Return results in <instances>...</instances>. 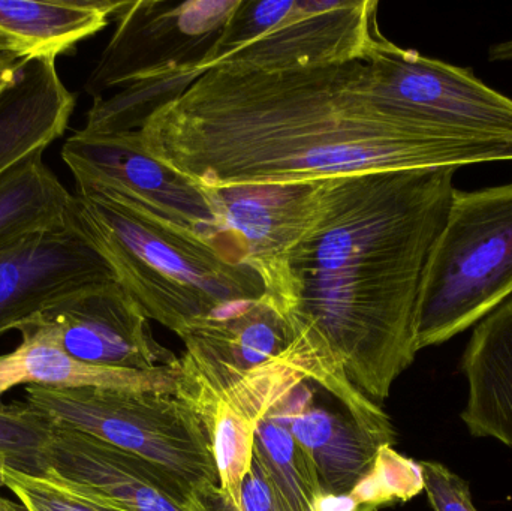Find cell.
<instances>
[{
	"mask_svg": "<svg viewBox=\"0 0 512 511\" xmlns=\"http://www.w3.org/2000/svg\"><path fill=\"white\" fill-rule=\"evenodd\" d=\"M125 2L110 0H0V32L27 56L54 57L101 32Z\"/></svg>",
	"mask_w": 512,
	"mask_h": 511,
	"instance_id": "19",
	"label": "cell"
},
{
	"mask_svg": "<svg viewBox=\"0 0 512 511\" xmlns=\"http://www.w3.org/2000/svg\"><path fill=\"white\" fill-rule=\"evenodd\" d=\"M256 426V420L221 399L213 404L207 423L219 491L236 510L240 509L242 485L254 462Z\"/></svg>",
	"mask_w": 512,
	"mask_h": 511,
	"instance_id": "22",
	"label": "cell"
},
{
	"mask_svg": "<svg viewBox=\"0 0 512 511\" xmlns=\"http://www.w3.org/2000/svg\"><path fill=\"white\" fill-rule=\"evenodd\" d=\"M5 467H6L5 459L0 458V488H5V486H3V468H5Z\"/></svg>",
	"mask_w": 512,
	"mask_h": 511,
	"instance_id": "31",
	"label": "cell"
},
{
	"mask_svg": "<svg viewBox=\"0 0 512 511\" xmlns=\"http://www.w3.org/2000/svg\"><path fill=\"white\" fill-rule=\"evenodd\" d=\"M77 362L99 368H176L179 357L153 336L150 320L117 282L66 297L33 318Z\"/></svg>",
	"mask_w": 512,
	"mask_h": 511,
	"instance_id": "10",
	"label": "cell"
},
{
	"mask_svg": "<svg viewBox=\"0 0 512 511\" xmlns=\"http://www.w3.org/2000/svg\"><path fill=\"white\" fill-rule=\"evenodd\" d=\"M512 296V183L456 189L418 291V351L477 326Z\"/></svg>",
	"mask_w": 512,
	"mask_h": 511,
	"instance_id": "4",
	"label": "cell"
},
{
	"mask_svg": "<svg viewBox=\"0 0 512 511\" xmlns=\"http://www.w3.org/2000/svg\"><path fill=\"white\" fill-rule=\"evenodd\" d=\"M26 57V48L20 42L0 32V63H18Z\"/></svg>",
	"mask_w": 512,
	"mask_h": 511,
	"instance_id": "28",
	"label": "cell"
},
{
	"mask_svg": "<svg viewBox=\"0 0 512 511\" xmlns=\"http://www.w3.org/2000/svg\"><path fill=\"white\" fill-rule=\"evenodd\" d=\"M17 63H0V92L14 80Z\"/></svg>",
	"mask_w": 512,
	"mask_h": 511,
	"instance_id": "29",
	"label": "cell"
},
{
	"mask_svg": "<svg viewBox=\"0 0 512 511\" xmlns=\"http://www.w3.org/2000/svg\"><path fill=\"white\" fill-rule=\"evenodd\" d=\"M24 401L54 428L81 432L131 453L197 497L219 486L209 429L197 410L177 396L29 386Z\"/></svg>",
	"mask_w": 512,
	"mask_h": 511,
	"instance_id": "5",
	"label": "cell"
},
{
	"mask_svg": "<svg viewBox=\"0 0 512 511\" xmlns=\"http://www.w3.org/2000/svg\"><path fill=\"white\" fill-rule=\"evenodd\" d=\"M62 158L75 183L123 189L227 254L206 189L149 155L135 132L90 134L80 129L63 144Z\"/></svg>",
	"mask_w": 512,
	"mask_h": 511,
	"instance_id": "12",
	"label": "cell"
},
{
	"mask_svg": "<svg viewBox=\"0 0 512 511\" xmlns=\"http://www.w3.org/2000/svg\"><path fill=\"white\" fill-rule=\"evenodd\" d=\"M324 185L315 180L203 188L225 252L261 275L312 227Z\"/></svg>",
	"mask_w": 512,
	"mask_h": 511,
	"instance_id": "14",
	"label": "cell"
},
{
	"mask_svg": "<svg viewBox=\"0 0 512 511\" xmlns=\"http://www.w3.org/2000/svg\"><path fill=\"white\" fill-rule=\"evenodd\" d=\"M3 486L27 511H116L99 506L42 476L3 468Z\"/></svg>",
	"mask_w": 512,
	"mask_h": 511,
	"instance_id": "25",
	"label": "cell"
},
{
	"mask_svg": "<svg viewBox=\"0 0 512 511\" xmlns=\"http://www.w3.org/2000/svg\"><path fill=\"white\" fill-rule=\"evenodd\" d=\"M312 381H301L288 398L289 429L309 459L322 491L349 494L372 470L382 444L364 431L345 408L315 402Z\"/></svg>",
	"mask_w": 512,
	"mask_h": 511,
	"instance_id": "16",
	"label": "cell"
},
{
	"mask_svg": "<svg viewBox=\"0 0 512 511\" xmlns=\"http://www.w3.org/2000/svg\"><path fill=\"white\" fill-rule=\"evenodd\" d=\"M0 511H27L21 504L14 503L8 498L0 497Z\"/></svg>",
	"mask_w": 512,
	"mask_h": 511,
	"instance_id": "30",
	"label": "cell"
},
{
	"mask_svg": "<svg viewBox=\"0 0 512 511\" xmlns=\"http://www.w3.org/2000/svg\"><path fill=\"white\" fill-rule=\"evenodd\" d=\"M54 426L24 405H0V458L12 470L42 476V455Z\"/></svg>",
	"mask_w": 512,
	"mask_h": 511,
	"instance_id": "24",
	"label": "cell"
},
{
	"mask_svg": "<svg viewBox=\"0 0 512 511\" xmlns=\"http://www.w3.org/2000/svg\"><path fill=\"white\" fill-rule=\"evenodd\" d=\"M108 282L116 275L74 210L68 227L0 252V338L66 297Z\"/></svg>",
	"mask_w": 512,
	"mask_h": 511,
	"instance_id": "13",
	"label": "cell"
},
{
	"mask_svg": "<svg viewBox=\"0 0 512 511\" xmlns=\"http://www.w3.org/2000/svg\"><path fill=\"white\" fill-rule=\"evenodd\" d=\"M135 134L149 155L207 188L512 159L511 141L385 107L364 60L285 72L210 69Z\"/></svg>",
	"mask_w": 512,
	"mask_h": 511,
	"instance_id": "2",
	"label": "cell"
},
{
	"mask_svg": "<svg viewBox=\"0 0 512 511\" xmlns=\"http://www.w3.org/2000/svg\"><path fill=\"white\" fill-rule=\"evenodd\" d=\"M424 491L435 511H478L472 503L469 483L435 461H421Z\"/></svg>",
	"mask_w": 512,
	"mask_h": 511,
	"instance_id": "27",
	"label": "cell"
},
{
	"mask_svg": "<svg viewBox=\"0 0 512 511\" xmlns=\"http://www.w3.org/2000/svg\"><path fill=\"white\" fill-rule=\"evenodd\" d=\"M255 455L273 479L289 511H312L322 491L309 459L292 437L289 419L270 407L256 426Z\"/></svg>",
	"mask_w": 512,
	"mask_h": 511,
	"instance_id": "21",
	"label": "cell"
},
{
	"mask_svg": "<svg viewBox=\"0 0 512 511\" xmlns=\"http://www.w3.org/2000/svg\"><path fill=\"white\" fill-rule=\"evenodd\" d=\"M423 491L420 462L405 458L394 447L384 446L379 449L372 470L349 495L361 509L379 511L385 506L411 501Z\"/></svg>",
	"mask_w": 512,
	"mask_h": 511,
	"instance_id": "23",
	"label": "cell"
},
{
	"mask_svg": "<svg viewBox=\"0 0 512 511\" xmlns=\"http://www.w3.org/2000/svg\"><path fill=\"white\" fill-rule=\"evenodd\" d=\"M468 381L463 423L512 449V296L474 327L460 362Z\"/></svg>",
	"mask_w": 512,
	"mask_h": 511,
	"instance_id": "18",
	"label": "cell"
},
{
	"mask_svg": "<svg viewBox=\"0 0 512 511\" xmlns=\"http://www.w3.org/2000/svg\"><path fill=\"white\" fill-rule=\"evenodd\" d=\"M364 62L376 99L403 116L489 140L512 143V99L471 68L406 50L388 39Z\"/></svg>",
	"mask_w": 512,
	"mask_h": 511,
	"instance_id": "9",
	"label": "cell"
},
{
	"mask_svg": "<svg viewBox=\"0 0 512 511\" xmlns=\"http://www.w3.org/2000/svg\"><path fill=\"white\" fill-rule=\"evenodd\" d=\"M74 107L54 57L21 59L14 80L0 92V177L57 140Z\"/></svg>",
	"mask_w": 512,
	"mask_h": 511,
	"instance_id": "17",
	"label": "cell"
},
{
	"mask_svg": "<svg viewBox=\"0 0 512 511\" xmlns=\"http://www.w3.org/2000/svg\"><path fill=\"white\" fill-rule=\"evenodd\" d=\"M459 167L325 180L307 233L261 272L294 333L307 380L375 440L394 437L381 402L418 354V291Z\"/></svg>",
	"mask_w": 512,
	"mask_h": 511,
	"instance_id": "1",
	"label": "cell"
},
{
	"mask_svg": "<svg viewBox=\"0 0 512 511\" xmlns=\"http://www.w3.org/2000/svg\"><path fill=\"white\" fill-rule=\"evenodd\" d=\"M21 342L14 351L0 356V405L3 396L18 386L96 387L126 392L162 393L179 396L182 368L153 371L99 368L86 365L63 353L50 335L35 321L21 327Z\"/></svg>",
	"mask_w": 512,
	"mask_h": 511,
	"instance_id": "15",
	"label": "cell"
},
{
	"mask_svg": "<svg viewBox=\"0 0 512 511\" xmlns=\"http://www.w3.org/2000/svg\"><path fill=\"white\" fill-rule=\"evenodd\" d=\"M179 338L186 353L177 398L189 402L206 426L216 399L303 372L291 326L267 293L191 324Z\"/></svg>",
	"mask_w": 512,
	"mask_h": 511,
	"instance_id": "7",
	"label": "cell"
},
{
	"mask_svg": "<svg viewBox=\"0 0 512 511\" xmlns=\"http://www.w3.org/2000/svg\"><path fill=\"white\" fill-rule=\"evenodd\" d=\"M373 0H240L210 69L285 72L366 60L384 36Z\"/></svg>",
	"mask_w": 512,
	"mask_h": 511,
	"instance_id": "6",
	"label": "cell"
},
{
	"mask_svg": "<svg viewBox=\"0 0 512 511\" xmlns=\"http://www.w3.org/2000/svg\"><path fill=\"white\" fill-rule=\"evenodd\" d=\"M239 5L240 0L123 3L86 92L101 98L108 90L164 75L206 74L216 42Z\"/></svg>",
	"mask_w": 512,
	"mask_h": 511,
	"instance_id": "8",
	"label": "cell"
},
{
	"mask_svg": "<svg viewBox=\"0 0 512 511\" xmlns=\"http://www.w3.org/2000/svg\"><path fill=\"white\" fill-rule=\"evenodd\" d=\"M36 152L0 177V252L38 234L68 227L74 195Z\"/></svg>",
	"mask_w": 512,
	"mask_h": 511,
	"instance_id": "20",
	"label": "cell"
},
{
	"mask_svg": "<svg viewBox=\"0 0 512 511\" xmlns=\"http://www.w3.org/2000/svg\"><path fill=\"white\" fill-rule=\"evenodd\" d=\"M207 511H289L273 479L258 456H254L251 471L246 476L240 494V509L236 510L218 488L198 495Z\"/></svg>",
	"mask_w": 512,
	"mask_h": 511,
	"instance_id": "26",
	"label": "cell"
},
{
	"mask_svg": "<svg viewBox=\"0 0 512 511\" xmlns=\"http://www.w3.org/2000/svg\"><path fill=\"white\" fill-rule=\"evenodd\" d=\"M74 210L117 284L177 336L267 293L258 270L123 189L75 183Z\"/></svg>",
	"mask_w": 512,
	"mask_h": 511,
	"instance_id": "3",
	"label": "cell"
},
{
	"mask_svg": "<svg viewBox=\"0 0 512 511\" xmlns=\"http://www.w3.org/2000/svg\"><path fill=\"white\" fill-rule=\"evenodd\" d=\"M42 477L116 511H207L197 495L155 465L71 429L54 428Z\"/></svg>",
	"mask_w": 512,
	"mask_h": 511,
	"instance_id": "11",
	"label": "cell"
}]
</instances>
